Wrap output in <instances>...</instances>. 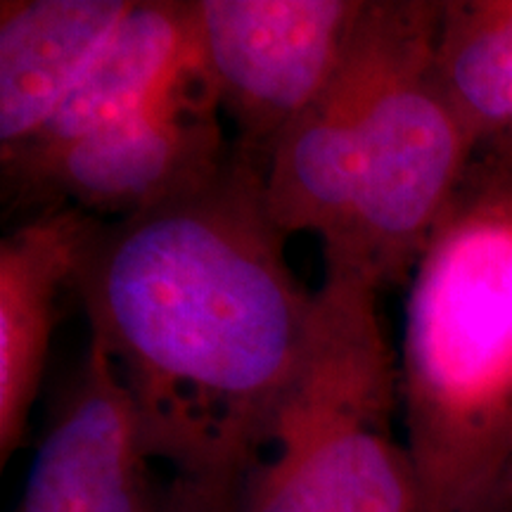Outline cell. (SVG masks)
I'll return each mask as SVG.
<instances>
[{"label": "cell", "instance_id": "3957f363", "mask_svg": "<svg viewBox=\"0 0 512 512\" xmlns=\"http://www.w3.org/2000/svg\"><path fill=\"white\" fill-rule=\"evenodd\" d=\"M318 297L311 356L271 444L242 477L238 512H420L418 472L392 432L399 363L380 294L325 280Z\"/></svg>", "mask_w": 512, "mask_h": 512}, {"label": "cell", "instance_id": "7c38bea8", "mask_svg": "<svg viewBox=\"0 0 512 512\" xmlns=\"http://www.w3.org/2000/svg\"><path fill=\"white\" fill-rule=\"evenodd\" d=\"M434 74L475 143V157L512 159V27L496 0H448Z\"/></svg>", "mask_w": 512, "mask_h": 512}, {"label": "cell", "instance_id": "8992f818", "mask_svg": "<svg viewBox=\"0 0 512 512\" xmlns=\"http://www.w3.org/2000/svg\"><path fill=\"white\" fill-rule=\"evenodd\" d=\"M202 69L261 171L287 128L328 86L368 0H192Z\"/></svg>", "mask_w": 512, "mask_h": 512}, {"label": "cell", "instance_id": "5bb4252c", "mask_svg": "<svg viewBox=\"0 0 512 512\" xmlns=\"http://www.w3.org/2000/svg\"><path fill=\"white\" fill-rule=\"evenodd\" d=\"M472 501L482 503L486 512H512V460Z\"/></svg>", "mask_w": 512, "mask_h": 512}, {"label": "cell", "instance_id": "2e32d148", "mask_svg": "<svg viewBox=\"0 0 512 512\" xmlns=\"http://www.w3.org/2000/svg\"><path fill=\"white\" fill-rule=\"evenodd\" d=\"M458 512H486V508L479 501H470V503H465Z\"/></svg>", "mask_w": 512, "mask_h": 512}, {"label": "cell", "instance_id": "ba28073f", "mask_svg": "<svg viewBox=\"0 0 512 512\" xmlns=\"http://www.w3.org/2000/svg\"><path fill=\"white\" fill-rule=\"evenodd\" d=\"M124 384L105 354L86 356L60 394L15 512H157L162 486Z\"/></svg>", "mask_w": 512, "mask_h": 512}, {"label": "cell", "instance_id": "52a82bcc", "mask_svg": "<svg viewBox=\"0 0 512 512\" xmlns=\"http://www.w3.org/2000/svg\"><path fill=\"white\" fill-rule=\"evenodd\" d=\"M233 143L207 74L159 105L3 169L5 197L19 207H74L102 221L126 219L207 183Z\"/></svg>", "mask_w": 512, "mask_h": 512}, {"label": "cell", "instance_id": "9a60e30c", "mask_svg": "<svg viewBox=\"0 0 512 512\" xmlns=\"http://www.w3.org/2000/svg\"><path fill=\"white\" fill-rule=\"evenodd\" d=\"M496 5H498V10H501L505 22L512 27V0H496Z\"/></svg>", "mask_w": 512, "mask_h": 512}, {"label": "cell", "instance_id": "7a4b0ae2", "mask_svg": "<svg viewBox=\"0 0 512 512\" xmlns=\"http://www.w3.org/2000/svg\"><path fill=\"white\" fill-rule=\"evenodd\" d=\"M396 363L420 512H458L512 460V159H472L408 278Z\"/></svg>", "mask_w": 512, "mask_h": 512}, {"label": "cell", "instance_id": "4fadbf2b", "mask_svg": "<svg viewBox=\"0 0 512 512\" xmlns=\"http://www.w3.org/2000/svg\"><path fill=\"white\" fill-rule=\"evenodd\" d=\"M240 484L174 475L162 486L157 512H238Z\"/></svg>", "mask_w": 512, "mask_h": 512}, {"label": "cell", "instance_id": "277c9868", "mask_svg": "<svg viewBox=\"0 0 512 512\" xmlns=\"http://www.w3.org/2000/svg\"><path fill=\"white\" fill-rule=\"evenodd\" d=\"M472 159L475 143L441 91L430 53L377 105L349 214L323 245L325 280L377 294L408 283Z\"/></svg>", "mask_w": 512, "mask_h": 512}, {"label": "cell", "instance_id": "9c48e42d", "mask_svg": "<svg viewBox=\"0 0 512 512\" xmlns=\"http://www.w3.org/2000/svg\"><path fill=\"white\" fill-rule=\"evenodd\" d=\"M102 219L74 207L36 211L0 240V465L22 448L46 377L60 299L74 290Z\"/></svg>", "mask_w": 512, "mask_h": 512}, {"label": "cell", "instance_id": "30bf717a", "mask_svg": "<svg viewBox=\"0 0 512 512\" xmlns=\"http://www.w3.org/2000/svg\"><path fill=\"white\" fill-rule=\"evenodd\" d=\"M204 74L192 0H136L117 34L38 136L3 169L62 150L159 105Z\"/></svg>", "mask_w": 512, "mask_h": 512}, {"label": "cell", "instance_id": "5b68a950", "mask_svg": "<svg viewBox=\"0 0 512 512\" xmlns=\"http://www.w3.org/2000/svg\"><path fill=\"white\" fill-rule=\"evenodd\" d=\"M444 8V0H368L342 64L268 162L266 202L287 235L316 233L328 245L339 233L377 105L434 53Z\"/></svg>", "mask_w": 512, "mask_h": 512}, {"label": "cell", "instance_id": "6da1fadb", "mask_svg": "<svg viewBox=\"0 0 512 512\" xmlns=\"http://www.w3.org/2000/svg\"><path fill=\"white\" fill-rule=\"evenodd\" d=\"M264 171L233 145L195 190L100 221L74 294L152 460L240 484L309 361L320 297L292 273Z\"/></svg>", "mask_w": 512, "mask_h": 512}, {"label": "cell", "instance_id": "8fae6325", "mask_svg": "<svg viewBox=\"0 0 512 512\" xmlns=\"http://www.w3.org/2000/svg\"><path fill=\"white\" fill-rule=\"evenodd\" d=\"M136 0L0 3V159L46 128Z\"/></svg>", "mask_w": 512, "mask_h": 512}]
</instances>
